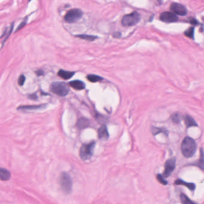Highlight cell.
Here are the masks:
<instances>
[{
	"instance_id": "1",
	"label": "cell",
	"mask_w": 204,
	"mask_h": 204,
	"mask_svg": "<svg viewBox=\"0 0 204 204\" xmlns=\"http://www.w3.org/2000/svg\"><path fill=\"white\" fill-rule=\"evenodd\" d=\"M182 152L185 158H191L196 150V144L195 141L189 137L184 139L181 146Z\"/></svg>"
},
{
	"instance_id": "2",
	"label": "cell",
	"mask_w": 204,
	"mask_h": 204,
	"mask_svg": "<svg viewBox=\"0 0 204 204\" xmlns=\"http://www.w3.org/2000/svg\"><path fill=\"white\" fill-rule=\"evenodd\" d=\"M50 91L57 96L64 97L68 95L70 88L66 84L61 82H53L50 87Z\"/></svg>"
},
{
	"instance_id": "3",
	"label": "cell",
	"mask_w": 204,
	"mask_h": 204,
	"mask_svg": "<svg viewBox=\"0 0 204 204\" xmlns=\"http://www.w3.org/2000/svg\"><path fill=\"white\" fill-rule=\"evenodd\" d=\"M59 184L62 190L66 194L70 193L73 189V180L70 175L65 172L61 173L59 178Z\"/></svg>"
},
{
	"instance_id": "4",
	"label": "cell",
	"mask_w": 204,
	"mask_h": 204,
	"mask_svg": "<svg viewBox=\"0 0 204 204\" xmlns=\"http://www.w3.org/2000/svg\"><path fill=\"white\" fill-rule=\"evenodd\" d=\"M95 142H92L86 144H83L80 150V156L83 160H90L93 153Z\"/></svg>"
},
{
	"instance_id": "5",
	"label": "cell",
	"mask_w": 204,
	"mask_h": 204,
	"mask_svg": "<svg viewBox=\"0 0 204 204\" xmlns=\"http://www.w3.org/2000/svg\"><path fill=\"white\" fill-rule=\"evenodd\" d=\"M140 19L141 16L140 14L136 12H134L123 17L122 24L124 26H134L140 21Z\"/></svg>"
},
{
	"instance_id": "6",
	"label": "cell",
	"mask_w": 204,
	"mask_h": 204,
	"mask_svg": "<svg viewBox=\"0 0 204 204\" xmlns=\"http://www.w3.org/2000/svg\"><path fill=\"white\" fill-rule=\"evenodd\" d=\"M83 16V12L79 8H73L70 10L65 15L64 19L68 23H75L80 20Z\"/></svg>"
},
{
	"instance_id": "7",
	"label": "cell",
	"mask_w": 204,
	"mask_h": 204,
	"mask_svg": "<svg viewBox=\"0 0 204 204\" xmlns=\"http://www.w3.org/2000/svg\"><path fill=\"white\" fill-rule=\"evenodd\" d=\"M175 163L176 160L174 158L166 161L165 163V169L163 174L164 177H168L172 174L175 168Z\"/></svg>"
},
{
	"instance_id": "8",
	"label": "cell",
	"mask_w": 204,
	"mask_h": 204,
	"mask_svg": "<svg viewBox=\"0 0 204 204\" xmlns=\"http://www.w3.org/2000/svg\"><path fill=\"white\" fill-rule=\"evenodd\" d=\"M171 11L176 15H178L180 16H184L187 14V11L185 7L183 5L178 3H172L171 5Z\"/></svg>"
},
{
	"instance_id": "9",
	"label": "cell",
	"mask_w": 204,
	"mask_h": 204,
	"mask_svg": "<svg viewBox=\"0 0 204 204\" xmlns=\"http://www.w3.org/2000/svg\"><path fill=\"white\" fill-rule=\"evenodd\" d=\"M160 20L166 23H172L178 21V18L174 13L166 12L161 14Z\"/></svg>"
},
{
	"instance_id": "10",
	"label": "cell",
	"mask_w": 204,
	"mask_h": 204,
	"mask_svg": "<svg viewBox=\"0 0 204 204\" xmlns=\"http://www.w3.org/2000/svg\"><path fill=\"white\" fill-rule=\"evenodd\" d=\"M98 138L102 140H107L109 137V133L108 129L105 125H103L100 127L98 132Z\"/></svg>"
},
{
	"instance_id": "11",
	"label": "cell",
	"mask_w": 204,
	"mask_h": 204,
	"mask_svg": "<svg viewBox=\"0 0 204 204\" xmlns=\"http://www.w3.org/2000/svg\"><path fill=\"white\" fill-rule=\"evenodd\" d=\"M69 84L71 87H72L73 88L77 90H84L86 87L85 84L80 80H74L73 81L70 82Z\"/></svg>"
},
{
	"instance_id": "12",
	"label": "cell",
	"mask_w": 204,
	"mask_h": 204,
	"mask_svg": "<svg viewBox=\"0 0 204 204\" xmlns=\"http://www.w3.org/2000/svg\"><path fill=\"white\" fill-rule=\"evenodd\" d=\"M11 178L10 172L5 169L1 168L0 169V179L2 181H7Z\"/></svg>"
},
{
	"instance_id": "13",
	"label": "cell",
	"mask_w": 204,
	"mask_h": 204,
	"mask_svg": "<svg viewBox=\"0 0 204 204\" xmlns=\"http://www.w3.org/2000/svg\"><path fill=\"white\" fill-rule=\"evenodd\" d=\"M74 74L75 72H74L67 71H64V70H60L58 72V75L64 80L70 79L71 77L74 76Z\"/></svg>"
},
{
	"instance_id": "14",
	"label": "cell",
	"mask_w": 204,
	"mask_h": 204,
	"mask_svg": "<svg viewBox=\"0 0 204 204\" xmlns=\"http://www.w3.org/2000/svg\"><path fill=\"white\" fill-rule=\"evenodd\" d=\"M89 124V121L87 118H81L78 120L77 123V126L80 130H83L88 127Z\"/></svg>"
},
{
	"instance_id": "15",
	"label": "cell",
	"mask_w": 204,
	"mask_h": 204,
	"mask_svg": "<svg viewBox=\"0 0 204 204\" xmlns=\"http://www.w3.org/2000/svg\"><path fill=\"white\" fill-rule=\"evenodd\" d=\"M175 184L177 185H183L185 187H187L188 189H189L190 190L193 191L195 189V184L192 183H187L185 182L182 180L180 179H178L175 182Z\"/></svg>"
},
{
	"instance_id": "16",
	"label": "cell",
	"mask_w": 204,
	"mask_h": 204,
	"mask_svg": "<svg viewBox=\"0 0 204 204\" xmlns=\"http://www.w3.org/2000/svg\"><path fill=\"white\" fill-rule=\"evenodd\" d=\"M44 106V105H31V106H20L18 108V110H37L41 109Z\"/></svg>"
},
{
	"instance_id": "17",
	"label": "cell",
	"mask_w": 204,
	"mask_h": 204,
	"mask_svg": "<svg viewBox=\"0 0 204 204\" xmlns=\"http://www.w3.org/2000/svg\"><path fill=\"white\" fill-rule=\"evenodd\" d=\"M184 120H185V125L188 127L197 126V123H196L195 122V121L190 116L186 115L185 117V118H184Z\"/></svg>"
},
{
	"instance_id": "18",
	"label": "cell",
	"mask_w": 204,
	"mask_h": 204,
	"mask_svg": "<svg viewBox=\"0 0 204 204\" xmlns=\"http://www.w3.org/2000/svg\"><path fill=\"white\" fill-rule=\"evenodd\" d=\"M195 165L201 169L204 170V152L202 149H201L200 158L198 161V162L195 163Z\"/></svg>"
},
{
	"instance_id": "19",
	"label": "cell",
	"mask_w": 204,
	"mask_h": 204,
	"mask_svg": "<svg viewBox=\"0 0 204 204\" xmlns=\"http://www.w3.org/2000/svg\"><path fill=\"white\" fill-rule=\"evenodd\" d=\"M180 199L183 204H197L190 200L185 195L182 193L180 195Z\"/></svg>"
},
{
	"instance_id": "20",
	"label": "cell",
	"mask_w": 204,
	"mask_h": 204,
	"mask_svg": "<svg viewBox=\"0 0 204 204\" xmlns=\"http://www.w3.org/2000/svg\"><path fill=\"white\" fill-rule=\"evenodd\" d=\"M87 80L92 82H97L100 81L102 80V77L96 75H89L87 77Z\"/></svg>"
},
{
	"instance_id": "21",
	"label": "cell",
	"mask_w": 204,
	"mask_h": 204,
	"mask_svg": "<svg viewBox=\"0 0 204 204\" xmlns=\"http://www.w3.org/2000/svg\"><path fill=\"white\" fill-rule=\"evenodd\" d=\"M77 37L83 40L89 41H94L95 39L97 38V37L95 36L89 35H77Z\"/></svg>"
},
{
	"instance_id": "22",
	"label": "cell",
	"mask_w": 204,
	"mask_h": 204,
	"mask_svg": "<svg viewBox=\"0 0 204 204\" xmlns=\"http://www.w3.org/2000/svg\"><path fill=\"white\" fill-rule=\"evenodd\" d=\"M151 131H152V133H153V134H158V133H165V134H166V135H167V134H168V132H167V131L166 130H165V129H163V128H156V127H152V128H151Z\"/></svg>"
},
{
	"instance_id": "23",
	"label": "cell",
	"mask_w": 204,
	"mask_h": 204,
	"mask_svg": "<svg viewBox=\"0 0 204 204\" xmlns=\"http://www.w3.org/2000/svg\"><path fill=\"white\" fill-rule=\"evenodd\" d=\"M184 34L185 36L190 38H193L194 37V28L193 27H191L189 28L187 30H186L184 32Z\"/></svg>"
},
{
	"instance_id": "24",
	"label": "cell",
	"mask_w": 204,
	"mask_h": 204,
	"mask_svg": "<svg viewBox=\"0 0 204 204\" xmlns=\"http://www.w3.org/2000/svg\"><path fill=\"white\" fill-rule=\"evenodd\" d=\"M171 119L174 123H178L180 122L181 120L180 115L178 114H174L171 116Z\"/></svg>"
},
{
	"instance_id": "25",
	"label": "cell",
	"mask_w": 204,
	"mask_h": 204,
	"mask_svg": "<svg viewBox=\"0 0 204 204\" xmlns=\"http://www.w3.org/2000/svg\"><path fill=\"white\" fill-rule=\"evenodd\" d=\"M157 179L159 181V183L162 184H163V185H166L167 184V182L166 181V180L165 179V177L162 176V175L161 174H158L157 175Z\"/></svg>"
},
{
	"instance_id": "26",
	"label": "cell",
	"mask_w": 204,
	"mask_h": 204,
	"mask_svg": "<svg viewBox=\"0 0 204 204\" xmlns=\"http://www.w3.org/2000/svg\"><path fill=\"white\" fill-rule=\"evenodd\" d=\"M25 81V77L23 75H21L18 79V84L20 86H22Z\"/></svg>"
},
{
	"instance_id": "27",
	"label": "cell",
	"mask_w": 204,
	"mask_h": 204,
	"mask_svg": "<svg viewBox=\"0 0 204 204\" xmlns=\"http://www.w3.org/2000/svg\"><path fill=\"white\" fill-rule=\"evenodd\" d=\"M190 22L193 24V25H197L198 24V21L195 19H192L190 20Z\"/></svg>"
}]
</instances>
